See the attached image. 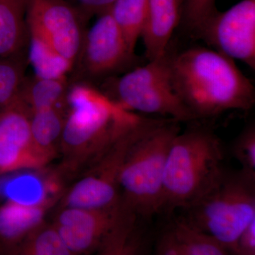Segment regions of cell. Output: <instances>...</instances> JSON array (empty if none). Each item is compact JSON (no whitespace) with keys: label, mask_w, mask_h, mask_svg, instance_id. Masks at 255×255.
Returning <instances> with one entry per match:
<instances>
[{"label":"cell","mask_w":255,"mask_h":255,"mask_svg":"<svg viewBox=\"0 0 255 255\" xmlns=\"http://www.w3.org/2000/svg\"><path fill=\"white\" fill-rule=\"evenodd\" d=\"M214 50L255 69V0L216 9L191 31Z\"/></svg>","instance_id":"obj_8"},{"label":"cell","mask_w":255,"mask_h":255,"mask_svg":"<svg viewBox=\"0 0 255 255\" xmlns=\"http://www.w3.org/2000/svg\"><path fill=\"white\" fill-rule=\"evenodd\" d=\"M180 122L155 119L134 141L119 176L121 204L145 223L162 210L166 161Z\"/></svg>","instance_id":"obj_4"},{"label":"cell","mask_w":255,"mask_h":255,"mask_svg":"<svg viewBox=\"0 0 255 255\" xmlns=\"http://www.w3.org/2000/svg\"><path fill=\"white\" fill-rule=\"evenodd\" d=\"M13 255H71L54 224L43 223L26 238Z\"/></svg>","instance_id":"obj_21"},{"label":"cell","mask_w":255,"mask_h":255,"mask_svg":"<svg viewBox=\"0 0 255 255\" xmlns=\"http://www.w3.org/2000/svg\"><path fill=\"white\" fill-rule=\"evenodd\" d=\"M155 120L147 119L114 142L63 196L61 208L105 209L120 204L119 176L128 152L139 135Z\"/></svg>","instance_id":"obj_7"},{"label":"cell","mask_w":255,"mask_h":255,"mask_svg":"<svg viewBox=\"0 0 255 255\" xmlns=\"http://www.w3.org/2000/svg\"><path fill=\"white\" fill-rule=\"evenodd\" d=\"M81 54L87 72L97 77L117 71L135 58L109 11L99 14L85 33Z\"/></svg>","instance_id":"obj_12"},{"label":"cell","mask_w":255,"mask_h":255,"mask_svg":"<svg viewBox=\"0 0 255 255\" xmlns=\"http://www.w3.org/2000/svg\"><path fill=\"white\" fill-rule=\"evenodd\" d=\"M170 63L174 91L196 120L255 105L251 80L234 60L216 50L194 47L171 55Z\"/></svg>","instance_id":"obj_1"},{"label":"cell","mask_w":255,"mask_h":255,"mask_svg":"<svg viewBox=\"0 0 255 255\" xmlns=\"http://www.w3.org/2000/svg\"><path fill=\"white\" fill-rule=\"evenodd\" d=\"M182 0H147V13L141 38L148 60L167 51L174 30L182 20Z\"/></svg>","instance_id":"obj_15"},{"label":"cell","mask_w":255,"mask_h":255,"mask_svg":"<svg viewBox=\"0 0 255 255\" xmlns=\"http://www.w3.org/2000/svg\"><path fill=\"white\" fill-rule=\"evenodd\" d=\"M170 61L167 51L129 71L116 81L112 95L108 97L135 113L157 114L179 122L195 121L174 91Z\"/></svg>","instance_id":"obj_6"},{"label":"cell","mask_w":255,"mask_h":255,"mask_svg":"<svg viewBox=\"0 0 255 255\" xmlns=\"http://www.w3.org/2000/svg\"><path fill=\"white\" fill-rule=\"evenodd\" d=\"M84 15L100 14L108 11L114 0H66Z\"/></svg>","instance_id":"obj_26"},{"label":"cell","mask_w":255,"mask_h":255,"mask_svg":"<svg viewBox=\"0 0 255 255\" xmlns=\"http://www.w3.org/2000/svg\"><path fill=\"white\" fill-rule=\"evenodd\" d=\"M120 204L105 209L63 207L54 226L72 255L97 252L123 216Z\"/></svg>","instance_id":"obj_11"},{"label":"cell","mask_w":255,"mask_h":255,"mask_svg":"<svg viewBox=\"0 0 255 255\" xmlns=\"http://www.w3.org/2000/svg\"><path fill=\"white\" fill-rule=\"evenodd\" d=\"M233 255H255V219L242 231L236 241Z\"/></svg>","instance_id":"obj_25"},{"label":"cell","mask_w":255,"mask_h":255,"mask_svg":"<svg viewBox=\"0 0 255 255\" xmlns=\"http://www.w3.org/2000/svg\"><path fill=\"white\" fill-rule=\"evenodd\" d=\"M30 37L29 60L36 77L44 79L65 78L73 64L42 40L37 37Z\"/></svg>","instance_id":"obj_20"},{"label":"cell","mask_w":255,"mask_h":255,"mask_svg":"<svg viewBox=\"0 0 255 255\" xmlns=\"http://www.w3.org/2000/svg\"><path fill=\"white\" fill-rule=\"evenodd\" d=\"M81 13L66 0H28V33L74 65L80 56L85 33L80 23Z\"/></svg>","instance_id":"obj_9"},{"label":"cell","mask_w":255,"mask_h":255,"mask_svg":"<svg viewBox=\"0 0 255 255\" xmlns=\"http://www.w3.org/2000/svg\"><path fill=\"white\" fill-rule=\"evenodd\" d=\"M216 9V0H182L181 21L191 31Z\"/></svg>","instance_id":"obj_24"},{"label":"cell","mask_w":255,"mask_h":255,"mask_svg":"<svg viewBox=\"0 0 255 255\" xmlns=\"http://www.w3.org/2000/svg\"><path fill=\"white\" fill-rule=\"evenodd\" d=\"M15 56L0 58V111L14 100L23 82L22 67Z\"/></svg>","instance_id":"obj_22"},{"label":"cell","mask_w":255,"mask_h":255,"mask_svg":"<svg viewBox=\"0 0 255 255\" xmlns=\"http://www.w3.org/2000/svg\"><path fill=\"white\" fill-rule=\"evenodd\" d=\"M108 11L123 33L128 48L135 54L145 23L147 0H114Z\"/></svg>","instance_id":"obj_18"},{"label":"cell","mask_w":255,"mask_h":255,"mask_svg":"<svg viewBox=\"0 0 255 255\" xmlns=\"http://www.w3.org/2000/svg\"><path fill=\"white\" fill-rule=\"evenodd\" d=\"M231 153L241 165L240 170L255 179V125L248 124L231 145Z\"/></svg>","instance_id":"obj_23"},{"label":"cell","mask_w":255,"mask_h":255,"mask_svg":"<svg viewBox=\"0 0 255 255\" xmlns=\"http://www.w3.org/2000/svg\"><path fill=\"white\" fill-rule=\"evenodd\" d=\"M65 78L44 79L35 77L24 84L18 95L28 106L31 114L58 106L66 90Z\"/></svg>","instance_id":"obj_19"},{"label":"cell","mask_w":255,"mask_h":255,"mask_svg":"<svg viewBox=\"0 0 255 255\" xmlns=\"http://www.w3.org/2000/svg\"><path fill=\"white\" fill-rule=\"evenodd\" d=\"M28 0H0V58L19 53L28 32Z\"/></svg>","instance_id":"obj_16"},{"label":"cell","mask_w":255,"mask_h":255,"mask_svg":"<svg viewBox=\"0 0 255 255\" xmlns=\"http://www.w3.org/2000/svg\"><path fill=\"white\" fill-rule=\"evenodd\" d=\"M65 120L58 106L31 114L32 140L37 150L49 163L58 153Z\"/></svg>","instance_id":"obj_17"},{"label":"cell","mask_w":255,"mask_h":255,"mask_svg":"<svg viewBox=\"0 0 255 255\" xmlns=\"http://www.w3.org/2000/svg\"><path fill=\"white\" fill-rule=\"evenodd\" d=\"M31 116L18 95L0 111V174L41 169L49 164L33 144Z\"/></svg>","instance_id":"obj_10"},{"label":"cell","mask_w":255,"mask_h":255,"mask_svg":"<svg viewBox=\"0 0 255 255\" xmlns=\"http://www.w3.org/2000/svg\"><path fill=\"white\" fill-rule=\"evenodd\" d=\"M68 100L70 110L58 149L64 173L86 171L122 135L148 119L87 85L74 87Z\"/></svg>","instance_id":"obj_2"},{"label":"cell","mask_w":255,"mask_h":255,"mask_svg":"<svg viewBox=\"0 0 255 255\" xmlns=\"http://www.w3.org/2000/svg\"><path fill=\"white\" fill-rule=\"evenodd\" d=\"M157 255H227L229 252L212 236L182 217L173 218L156 238Z\"/></svg>","instance_id":"obj_14"},{"label":"cell","mask_w":255,"mask_h":255,"mask_svg":"<svg viewBox=\"0 0 255 255\" xmlns=\"http://www.w3.org/2000/svg\"><path fill=\"white\" fill-rule=\"evenodd\" d=\"M223 158L222 144L211 129L194 127L179 132L166 161L161 213L172 215L205 194L222 173Z\"/></svg>","instance_id":"obj_3"},{"label":"cell","mask_w":255,"mask_h":255,"mask_svg":"<svg viewBox=\"0 0 255 255\" xmlns=\"http://www.w3.org/2000/svg\"><path fill=\"white\" fill-rule=\"evenodd\" d=\"M181 211V217L233 255L242 231L255 219V179L224 168L205 194Z\"/></svg>","instance_id":"obj_5"},{"label":"cell","mask_w":255,"mask_h":255,"mask_svg":"<svg viewBox=\"0 0 255 255\" xmlns=\"http://www.w3.org/2000/svg\"><path fill=\"white\" fill-rule=\"evenodd\" d=\"M57 199L45 197L27 204L11 198L0 206V251L13 255L28 235L44 223Z\"/></svg>","instance_id":"obj_13"}]
</instances>
